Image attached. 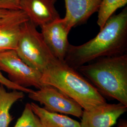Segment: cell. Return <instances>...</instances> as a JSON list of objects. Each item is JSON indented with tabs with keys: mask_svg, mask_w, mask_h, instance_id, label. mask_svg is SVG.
Segmentation results:
<instances>
[{
	"mask_svg": "<svg viewBox=\"0 0 127 127\" xmlns=\"http://www.w3.org/2000/svg\"><path fill=\"white\" fill-rule=\"evenodd\" d=\"M127 49V8L108 19L98 33L86 43L69 46L64 62L76 70L104 57L126 54Z\"/></svg>",
	"mask_w": 127,
	"mask_h": 127,
	"instance_id": "cell-1",
	"label": "cell"
},
{
	"mask_svg": "<svg viewBox=\"0 0 127 127\" xmlns=\"http://www.w3.org/2000/svg\"><path fill=\"white\" fill-rule=\"evenodd\" d=\"M43 86L54 87L90 111L106 103L104 97L76 70L56 59L41 73Z\"/></svg>",
	"mask_w": 127,
	"mask_h": 127,
	"instance_id": "cell-2",
	"label": "cell"
},
{
	"mask_svg": "<svg viewBox=\"0 0 127 127\" xmlns=\"http://www.w3.org/2000/svg\"><path fill=\"white\" fill-rule=\"evenodd\" d=\"M102 96L127 106V55L104 57L76 69Z\"/></svg>",
	"mask_w": 127,
	"mask_h": 127,
	"instance_id": "cell-3",
	"label": "cell"
},
{
	"mask_svg": "<svg viewBox=\"0 0 127 127\" xmlns=\"http://www.w3.org/2000/svg\"><path fill=\"white\" fill-rule=\"evenodd\" d=\"M36 27L29 20L23 24L15 51L25 63L42 73L57 58Z\"/></svg>",
	"mask_w": 127,
	"mask_h": 127,
	"instance_id": "cell-4",
	"label": "cell"
},
{
	"mask_svg": "<svg viewBox=\"0 0 127 127\" xmlns=\"http://www.w3.org/2000/svg\"><path fill=\"white\" fill-rule=\"evenodd\" d=\"M0 71L6 73L9 81L19 86L34 87L37 90L43 86L41 73L25 63L15 50L0 53Z\"/></svg>",
	"mask_w": 127,
	"mask_h": 127,
	"instance_id": "cell-5",
	"label": "cell"
},
{
	"mask_svg": "<svg viewBox=\"0 0 127 127\" xmlns=\"http://www.w3.org/2000/svg\"><path fill=\"white\" fill-rule=\"evenodd\" d=\"M30 99L43 104L47 111L55 113L66 114L82 118L83 109L68 95L54 87L44 85L28 93Z\"/></svg>",
	"mask_w": 127,
	"mask_h": 127,
	"instance_id": "cell-6",
	"label": "cell"
},
{
	"mask_svg": "<svg viewBox=\"0 0 127 127\" xmlns=\"http://www.w3.org/2000/svg\"><path fill=\"white\" fill-rule=\"evenodd\" d=\"M41 29L43 40L52 53L57 59L64 61L70 44L68 36L72 28L60 18Z\"/></svg>",
	"mask_w": 127,
	"mask_h": 127,
	"instance_id": "cell-7",
	"label": "cell"
},
{
	"mask_svg": "<svg viewBox=\"0 0 127 127\" xmlns=\"http://www.w3.org/2000/svg\"><path fill=\"white\" fill-rule=\"evenodd\" d=\"M28 20L21 9L9 11L0 20V53L16 50L22 25Z\"/></svg>",
	"mask_w": 127,
	"mask_h": 127,
	"instance_id": "cell-8",
	"label": "cell"
},
{
	"mask_svg": "<svg viewBox=\"0 0 127 127\" xmlns=\"http://www.w3.org/2000/svg\"><path fill=\"white\" fill-rule=\"evenodd\" d=\"M127 106L118 104L105 103L90 111L83 110L81 127H112L119 118L125 113Z\"/></svg>",
	"mask_w": 127,
	"mask_h": 127,
	"instance_id": "cell-9",
	"label": "cell"
},
{
	"mask_svg": "<svg viewBox=\"0 0 127 127\" xmlns=\"http://www.w3.org/2000/svg\"><path fill=\"white\" fill-rule=\"evenodd\" d=\"M57 0H20V9L36 27L44 26L60 18L56 9Z\"/></svg>",
	"mask_w": 127,
	"mask_h": 127,
	"instance_id": "cell-10",
	"label": "cell"
},
{
	"mask_svg": "<svg viewBox=\"0 0 127 127\" xmlns=\"http://www.w3.org/2000/svg\"><path fill=\"white\" fill-rule=\"evenodd\" d=\"M102 0H64L65 15L64 19L72 28L86 22L98 11Z\"/></svg>",
	"mask_w": 127,
	"mask_h": 127,
	"instance_id": "cell-11",
	"label": "cell"
},
{
	"mask_svg": "<svg viewBox=\"0 0 127 127\" xmlns=\"http://www.w3.org/2000/svg\"><path fill=\"white\" fill-rule=\"evenodd\" d=\"M30 105L42 127H81L80 123L67 116L50 112L33 102Z\"/></svg>",
	"mask_w": 127,
	"mask_h": 127,
	"instance_id": "cell-12",
	"label": "cell"
},
{
	"mask_svg": "<svg viewBox=\"0 0 127 127\" xmlns=\"http://www.w3.org/2000/svg\"><path fill=\"white\" fill-rule=\"evenodd\" d=\"M25 96L22 91L12 90L8 92L0 84V127H9L13 118L10 109L17 101Z\"/></svg>",
	"mask_w": 127,
	"mask_h": 127,
	"instance_id": "cell-13",
	"label": "cell"
},
{
	"mask_svg": "<svg viewBox=\"0 0 127 127\" xmlns=\"http://www.w3.org/2000/svg\"><path fill=\"white\" fill-rule=\"evenodd\" d=\"M127 3V0H102L97 11V24L100 29L117 9Z\"/></svg>",
	"mask_w": 127,
	"mask_h": 127,
	"instance_id": "cell-14",
	"label": "cell"
},
{
	"mask_svg": "<svg viewBox=\"0 0 127 127\" xmlns=\"http://www.w3.org/2000/svg\"><path fill=\"white\" fill-rule=\"evenodd\" d=\"M13 127H42L39 119L32 111L30 103L26 104Z\"/></svg>",
	"mask_w": 127,
	"mask_h": 127,
	"instance_id": "cell-15",
	"label": "cell"
},
{
	"mask_svg": "<svg viewBox=\"0 0 127 127\" xmlns=\"http://www.w3.org/2000/svg\"><path fill=\"white\" fill-rule=\"evenodd\" d=\"M0 84L2 85L5 87H6L10 90L20 91H22L24 93H27L28 94L32 92V90H31L29 88L19 86L18 85L14 83L13 82L9 81L8 78H7L6 77H5L0 71Z\"/></svg>",
	"mask_w": 127,
	"mask_h": 127,
	"instance_id": "cell-16",
	"label": "cell"
},
{
	"mask_svg": "<svg viewBox=\"0 0 127 127\" xmlns=\"http://www.w3.org/2000/svg\"><path fill=\"white\" fill-rule=\"evenodd\" d=\"M20 0H0V9L9 11L20 9Z\"/></svg>",
	"mask_w": 127,
	"mask_h": 127,
	"instance_id": "cell-17",
	"label": "cell"
},
{
	"mask_svg": "<svg viewBox=\"0 0 127 127\" xmlns=\"http://www.w3.org/2000/svg\"><path fill=\"white\" fill-rule=\"evenodd\" d=\"M117 127H127V121L125 119H120Z\"/></svg>",
	"mask_w": 127,
	"mask_h": 127,
	"instance_id": "cell-18",
	"label": "cell"
},
{
	"mask_svg": "<svg viewBox=\"0 0 127 127\" xmlns=\"http://www.w3.org/2000/svg\"><path fill=\"white\" fill-rule=\"evenodd\" d=\"M9 11V10L0 9V20L3 18L8 13Z\"/></svg>",
	"mask_w": 127,
	"mask_h": 127,
	"instance_id": "cell-19",
	"label": "cell"
}]
</instances>
